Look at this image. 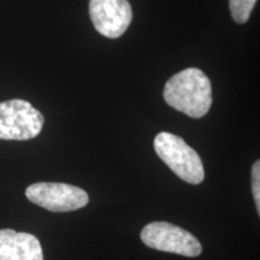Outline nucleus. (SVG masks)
I'll return each mask as SVG.
<instances>
[{
	"instance_id": "4",
	"label": "nucleus",
	"mask_w": 260,
	"mask_h": 260,
	"mask_svg": "<svg viewBox=\"0 0 260 260\" xmlns=\"http://www.w3.org/2000/svg\"><path fill=\"white\" fill-rule=\"evenodd\" d=\"M25 197L32 204L51 212H69L80 210L89 201L83 189L67 183L39 182L25 189Z\"/></svg>"
},
{
	"instance_id": "7",
	"label": "nucleus",
	"mask_w": 260,
	"mask_h": 260,
	"mask_svg": "<svg viewBox=\"0 0 260 260\" xmlns=\"http://www.w3.org/2000/svg\"><path fill=\"white\" fill-rule=\"evenodd\" d=\"M0 260H44L41 243L31 234L2 229Z\"/></svg>"
},
{
	"instance_id": "1",
	"label": "nucleus",
	"mask_w": 260,
	"mask_h": 260,
	"mask_svg": "<svg viewBox=\"0 0 260 260\" xmlns=\"http://www.w3.org/2000/svg\"><path fill=\"white\" fill-rule=\"evenodd\" d=\"M164 99L169 106L191 118H201L212 105V88L206 74L188 68L171 77L165 84Z\"/></svg>"
},
{
	"instance_id": "9",
	"label": "nucleus",
	"mask_w": 260,
	"mask_h": 260,
	"mask_svg": "<svg viewBox=\"0 0 260 260\" xmlns=\"http://www.w3.org/2000/svg\"><path fill=\"white\" fill-rule=\"evenodd\" d=\"M252 191L254 197L256 211L260 214V161L256 160L252 167Z\"/></svg>"
},
{
	"instance_id": "6",
	"label": "nucleus",
	"mask_w": 260,
	"mask_h": 260,
	"mask_svg": "<svg viewBox=\"0 0 260 260\" xmlns=\"http://www.w3.org/2000/svg\"><path fill=\"white\" fill-rule=\"evenodd\" d=\"M89 16L98 32L117 39L132 23L133 10L128 0H90Z\"/></svg>"
},
{
	"instance_id": "2",
	"label": "nucleus",
	"mask_w": 260,
	"mask_h": 260,
	"mask_svg": "<svg viewBox=\"0 0 260 260\" xmlns=\"http://www.w3.org/2000/svg\"><path fill=\"white\" fill-rule=\"evenodd\" d=\"M158 157L177 175L190 184H199L205 178V170L199 154L180 136L162 132L154 138Z\"/></svg>"
},
{
	"instance_id": "3",
	"label": "nucleus",
	"mask_w": 260,
	"mask_h": 260,
	"mask_svg": "<svg viewBox=\"0 0 260 260\" xmlns=\"http://www.w3.org/2000/svg\"><path fill=\"white\" fill-rule=\"evenodd\" d=\"M44 122L42 113L25 100L0 103V140L25 141L37 138Z\"/></svg>"
},
{
	"instance_id": "8",
	"label": "nucleus",
	"mask_w": 260,
	"mask_h": 260,
	"mask_svg": "<svg viewBox=\"0 0 260 260\" xmlns=\"http://www.w3.org/2000/svg\"><path fill=\"white\" fill-rule=\"evenodd\" d=\"M256 0H229L232 17L236 23L243 24L251 17Z\"/></svg>"
},
{
	"instance_id": "5",
	"label": "nucleus",
	"mask_w": 260,
	"mask_h": 260,
	"mask_svg": "<svg viewBox=\"0 0 260 260\" xmlns=\"http://www.w3.org/2000/svg\"><path fill=\"white\" fill-rule=\"evenodd\" d=\"M141 240L149 248L184 256H198L203 251L193 234L167 222L147 224L141 232Z\"/></svg>"
}]
</instances>
